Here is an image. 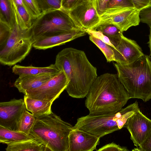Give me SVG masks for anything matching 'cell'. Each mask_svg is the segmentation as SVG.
<instances>
[{
  "label": "cell",
  "instance_id": "1",
  "mask_svg": "<svg viewBox=\"0 0 151 151\" xmlns=\"http://www.w3.org/2000/svg\"><path fill=\"white\" fill-rule=\"evenodd\" d=\"M55 64L69 80L65 89L69 95L78 99L86 97L97 75L96 68L85 52L72 47L64 48L56 55Z\"/></svg>",
  "mask_w": 151,
  "mask_h": 151
},
{
  "label": "cell",
  "instance_id": "2",
  "mask_svg": "<svg viewBox=\"0 0 151 151\" xmlns=\"http://www.w3.org/2000/svg\"><path fill=\"white\" fill-rule=\"evenodd\" d=\"M86 97L85 106L92 115L116 113L130 99L117 74L109 73L96 77Z\"/></svg>",
  "mask_w": 151,
  "mask_h": 151
},
{
  "label": "cell",
  "instance_id": "3",
  "mask_svg": "<svg viewBox=\"0 0 151 151\" xmlns=\"http://www.w3.org/2000/svg\"><path fill=\"white\" fill-rule=\"evenodd\" d=\"M114 65L119 80L131 98L151 99V58L144 54L132 63Z\"/></svg>",
  "mask_w": 151,
  "mask_h": 151
},
{
  "label": "cell",
  "instance_id": "4",
  "mask_svg": "<svg viewBox=\"0 0 151 151\" xmlns=\"http://www.w3.org/2000/svg\"><path fill=\"white\" fill-rule=\"evenodd\" d=\"M73 127L52 112L36 117L30 134L51 151H68L69 135Z\"/></svg>",
  "mask_w": 151,
  "mask_h": 151
},
{
  "label": "cell",
  "instance_id": "5",
  "mask_svg": "<svg viewBox=\"0 0 151 151\" xmlns=\"http://www.w3.org/2000/svg\"><path fill=\"white\" fill-rule=\"evenodd\" d=\"M139 109L136 101L116 113L99 115L89 114L78 118L73 129L83 130L101 138L124 127L128 119Z\"/></svg>",
  "mask_w": 151,
  "mask_h": 151
},
{
  "label": "cell",
  "instance_id": "6",
  "mask_svg": "<svg viewBox=\"0 0 151 151\" xmlns=\"http://www.w3.org/2000/svg\"><path fill=\"white\" fill-rule=\"evenodd\" d=\"M30 29L34 42L41 37L79 29H84L77 24L67 12L61 9L42 12L34 20Z\"/></svg>",
  "mask_w": 151,
  "mask_h": 151
},
{
  "label": "cell",
  "instance_id": "7",
  "mask_svg": "<svg viewBox=\"0 0 151 151\" xmlns=\"http://www.w3.org/2000/svg\"><path fill=\"white\" fill-rule=\"evenodd\" d=\"M33 42L31 29H22L16 23L5 43L0 47L1 64L11 66L21 62L29 53Z\"/></svg>",
  "mask_w": 151,
  "mask_h": 151
},
{
  "label": "cell",
  "instance_id": "8",
  "mask_svg": "<svg viewBox=\"0 0 151 151\" xmlns=\"http://www.w3.org/2000/svg\"><path fill=\"white\" fill-rule=\"evenodd\" d=\"M140 11L134 7L107 9L100 17L99 24H112L123 32L132 27L139 25L140 22Z\"/></svg>",
  "mask_w": 151,
  "mask_h": 151
},
{
  "label": "cell",
  "instance_id": "9",
  "mask_svg": "<svg viewBox=\"0 0 151 151\" xmlns=\"http://www.w3.org/2000/svg\"><path fill=\"white\" fill-rule=\"evenodd\" d=\"M69 80L62 71L40 87L26 91L24 95L32 99L52 103L65 90Z\"/></svg>",
  "mask_w": 151,
  "mask_h": 151
},
{
  "label": "cell",
  "instance_id": "10",
  "mask_svg": "<svg viewBox=\"0 0 151 151\" xmlns=\"http://www.w3.org/2000/svg\"><path fill=\"white\" fill-rule=\"evenodd\" d=\"M27 110L24 99H13L0 103V126L17 131L19 122L23 113Z\"/></svg>",
  "mask_w": 151,
  "mask_h": 151
},
{
  "label": "cell",
  "instance_id": "11",
  "mask_svg": "<svg viewBox=\"0 0 151 151\" xmlns=\"http://www.w3.org/2000/svg\"><path fill=\"white\" fill-rule=\"evenodd\" d=\"M125 127L129 132L134 145L137 147L143 142L151 130V120L139 108L128 119Z\"/></svg>",
  "mask_w": 151,
  "mask_h": 151
},
{
  "label": "cell",
  "instance_id": "12",
  "mask_svg": "<svg viewBox=\"0 0 151 151\" xmlns=\"http://www.w3.org/2000/svg\"><path fill=\"white\" fill-rule=\"evenodd\" d=\"M75 22L84 30L93 29L100 21L94 0H90L67 12Z\"/></svg>",
  "mask_w": 151,
  "mask_h": 151
},
{
  "label": "cell",
  "instance_id": "13",
  "mask_svg": "<svg viewBox=\"0 0 151 151\" xmlns=\"http://www.w3.org/2000/svg\"><path fill=\"white\" fill-rule=\"evenodd\" d=\"M116 63L122 65L130 64L144 54L141 48L134 40L123 35L119 44L112 47Z\"/></svg>",
  "mask_w": 151,
  "mask_h": 151
},
{
  "label": "cell",
  "instance_id": "14",
  "mask_svg": "<svg viewBox=\"0 0 151 151\" xmlns=\"http://www.w3.org/2000/svg\"><path fill=\"white\" fill-rule=\"evenodd\" d=\"M100 138L83 130L73 129L69 135L68 151H93L99 145Z\"/></svg>",
  "mask_w": 151,
  "mask_h": 151
},
{
  "label": "cell",
  "instance_id": "15",
  "mask_svg": "<svg viewBox=\"0 0 151 151\" xmlns=\"http://www.w3.org/2000/svg\"><path fill=\"white\" fill-rule=\"evenodd\" d=\"M85 30L79 29L40 37L33 43L35 49L45 50L65 44L86 35Z\"/></svg>",
  "mask_w": 151,
  "mask_h": 151
},
{
  "label": "cell",
  "instance_id": "16",
  "mask_svg": "<svg viewBox=\"0 0 151 151\" xmlns=\"http://www.w3.org/2000/svg\"><path fill=\"white\" fill-rule=\"evenodd\" d=\"M58 73L19 76L14 86L25 94L26 91L40 87Z\"/></svg>",
  "mask_w": 151,
  "mask_h": 151
},
{
  "label": "cell",
  "instance_id": "17",
  "mask_svg": "<svg viewBox=\"0 0 151 151\" xmlns=\"http://www.w3.org/2000/svg\"><path fill=\"white\" fill-rule=\"evenodd\" d=\"M12 70L14 74L19 76L57 73L61 71L55 64L45 67H36L32 65L26 66L16 64Z\"/></svg>",
  "mask_w": 151,
  "mask_h": 151
},
{
  "label": "cell",
  "instance_id": "18",
  "mask_svg": "<svg viewBox=\"0 0 151 151\" xmlns=\"http://www.w3.org/2000/svg\"><path fill=\"white\" fill-rule=\"evenodd\" d=\"M6 151H51L37 138L11 144L5 149Z\"/></svg>",
  "mask_w": 151,
  "mask_h": 151
},
{
  "label": "cell",
  "instance_id": "19",
  "mask_svg": "<svg viewBox=\"0 0 151 151\" xmlns=\"http://www.w3.org/2000/svg\"><path fill=\"white\" fill-rule=\"evenodd\" d=\"M24 99L27 110L30 111L36 117L52 112L51 108L52 103L32 99L25 95Z\"/></svg>",
  "mask_w": 151,
  "mask_h": 151
},
{
  "label": "cell",
  "instance_id": "20",
  "mask_svg": "<svg viewBox=\"0 0 151 151\" xmlns=\"http://www.w3.org/2000/svg\"><path fill=\"white\" fill-rule=\"evenodd\" d=\"M35 138L30 134L12 130L0 126V142L7 144L19 142Z\"/></svg>",
  "mask_w": 151,
  "mask_h": 151
},
{
  "label": "cell",
  "instance_id": "21",
  "mask_svg": "<svg viewBox=\"0 0 151 151\" xmlns=\"http://www.w3.org/2000/svg\"><path fill=\"white\" fill-rule=\"evenodd\" d=\"M0 22L6 24L11 28L16 24L12 0H0Z\"/></svg>",
  "mask_w": 151,
  "mask_h": 151
},
{
  "label": "cell",
  "instance_id": "22",
  "mask_svg": "<svg viewBox=\"0 0 151 151\" xmlns=\"http://www.w3.org/2000/svg\"><path fill=\"white\" fill-rule=\"evenodd\" d=\"M93 29L102 32L108 38L115 47L119 43L123 35V32L118 28L111 24H99Z\"/></svg>",
  "mask_w": 151,
  "mask_h": 151
},
{
  "label": "cell",
  "instance_id": "23",
  "mask_svg": "<svg viewBox=\"0 0 151 151\" xmlns=\"http://www.w3.org/2000/svg\"><path fill=\"white\" fill-rule=\"evenodd\" d=\"M13 5L16 23L22 29H30L34 20L29 14L23 6Z\"/></svg>",
  "mask_w": 151,
  "mask_h": 151
},
{
  "label": "cell",
  "instance_id": "24",
  "mask_svg": "<svg viewBox=\"0 0 151 151\" xmlns=\"http://www.w3.org/2000/svg\"><path fill=\"white\" fill-rule=\"evenodd\" d=\"M36 117L27 110L22 115L19 123L17 131L29 134L35 123Z\"/></svg>",
  "mask_w": 151,
  "mask_h": 151
},
{
  "label": "cell",
  "instance_id": "25",
  "mask_svg": "<svg viewBox=\"0 0 151 151\" xmlns=\"http://www.w3.org/2000/svg\"><path fill=\"white\" fill-rule=\"evenodd\" d=\"M89 39L94 43L104 54L107 61H115L114 52L112 47L100 40L93 36L89 35Z\"/></svg>",
  "mask_w": 151,
  "mask_h": 151
},
{
  "label": "cell",
  "instance_id": "26",
  "mask_svg": "<svg viewBox=\"0 0 151 151\" xmlns=\"http://www.w3.org/2000/svg\"><path fill=\"white\" fill-rule=\"evenodd\" d=\"M24 7L34 20L40 14L41 11L36 0H22Z\"/></svg>",
  "mask_w": 151,
  "mask_h": 151
},
{
  "label": "cell",
  "instance_id": "27",
  "mask_svg": "<svg viewBox=\"0 0 151 151\" xmlns=\"http://www.w3.org/2000/svg\"><path fill=\"white\" fill-rule=\"evenodd\" d=\"M36 1L41 12L51 9H62L61 4V0H36Z\"/></svg>",
  "mask_w": 151,
  "mask_h": 151
},
{
  "label": "cell",
  "instance_id": "28",
  "mask_svg": "<svg viewBox=\"0 0 151 151\" xmlns=\"http://www.w3.org/2000/svg\"><path fill=\"white\" fill-rule=\"evenodd\" d=\"M124 7H134L132 0H110L107 4V9Z\"/></svg>",
  "mask_w": 151,
  "mask_h": 151
},
{
  "label": "cell",
  "instance_id": "29",
  "mask_svg": "<svg viewBox=\"0 0 151 151\" xmlns=\"http://www.w3.org/2000/svg\"><path fill=\"white\" fill-rule=\"evenodd\" d=\"M90 0H61L62 9L67 12Z\"/></svg>",
  "mask_w": 151,
  "mask_h": 151
},
{
  "label": "cell",
  "instance_id": "30",
  "mask_svg": "<svg viewBox=\"0 0 151 151\" xmlns=\"http://www.w3.org/2000/svg\"><path fill=\"white\" fill-rule=\"evenodd\" d=\"M85 31L89 35L93 36L105 42L108 45L114 48L115 47L111 42L108 37L101 32L93 29H87Z\"/></svg>",
  "mask_w": 151,
  "mask_h": 151
},
{
  "label": "cell",
  "instance_id": "31",
  "mask_svg": "<svg viewBox=\"0 0 151 151\" xmlns=\"http://www.w3.org/2000/svg\"><path fill=\"white\" fill-rule=\"evenodd\" d=\"M11 29V28L8 26L0 22V47L5 43Z\"/></svg>",
  "mask_w": 151,
  "mask_h": 151
},
{
  "label": "cell",
  "instance_id": "32",
  "mask_svg": "<svg viewBox=\"0 0 151 151\" xmlns=\"http://www.w3.org/2000/svg\"><path fill=\"white\" fill-rule=\"evenodd\" d=\"M140 22L151 26V6L143 9L140 11Z\"/></svg>",
  "mask_w": 151,
  "mask_h": 151
},
{
  "label": "cell",
  "instance_id": "33",
  "mask_svg": "<svg viewBox=\"0 0 151 151\" xmlns=\"http://www.w3.org/2000/svg\"><path fill=\"white\" fill-rule=\"evenodd\" d=\"M97 151H127L128 150L125 147H122L114 142H112L102 147Z\"/></svg>",
  "mask_w": 151,
  "mask_h": 151
},
{
  "label": "cell",
  "instance_id": "34",
  "mask_svg": "<svg viewBox=\"0 0 151 151\" xmlns=\"http://www.w3.org/2000/svg\"><path fill=\"white\" fill-rule=\"evenodd\" d=\"M96 11L101 17L106 11L107 6L110 0H94Z\"/></svg>",
  "mask_w": 151,
  "mask_h": 151
},
{
  "label": "cell",
  "instance_id": "35",
  "mask_svg": "<svg viewBox=\"0 0 151 151\" xmlns=\"http://www.w3.org/2000/svg\"><path fill=\"white\" fill-rule=\"evenodd\" d=\"M133 151H151V130L141 145L133 149Z\"/></svg>",
  "mask_w": 151,
  "mask_h": 151
},
{
  "label": "cell",
  "instance_id": "36",
  "mask_svg": "<svg viewBox=\"0 0 151 151\" xmlns=\"http://www.w3.org/2000/svg\"><path fill=\"white\" fill-rule=\"evenodd\" d=\"M134 8L141 11L149 6L150 0H132Z\"/></svg>",
  "mask_w": 151,
  "mask_h": 151
},
{
  "label": "cell",
  "instance_id": "37",
  "mask_svg": "<svg viewBox=\"0 0 151 151\" xmlns=\"http://www.w3.org/2000/svg\"><path fill=\"white\" fill-rule=\"evenodd\" d=\"M150 27V33L149 35V40L148 41V43L149 44V47L150 48V56H151V26H149Z\"/></svg>",
  "mask_w": 151,
  "mask_h": 151
},
{
  "label": "cell",
  "instance_id": "38",
  "mask_svg": "<svg viewBox=\"0 0 151 151\" xmlns=\"http://www.w3.org/2000/svg\"><path fill=\"white\" fill-rule=\"evenodd\" d=\"M12 1L13 3L16 5L23 6L22 0H12Z\"/></svg>",
  "mask_w": 151,
  "mask_h": 151
},
{
  "label": "cell",
  "instance_id": "39",
  "mask_svg": "<svg viewBox=\"0 0 151 151\" xmlns=\"http://www.w3.org/2000/svg\"><path fill=\"white\" fill-rule=\"evenodd\" d=\"M151 6V0H150V3L149 6Z\"/></svg>",
  "mask_w": 151,
  "mask_h": 151
}]
</instances>
